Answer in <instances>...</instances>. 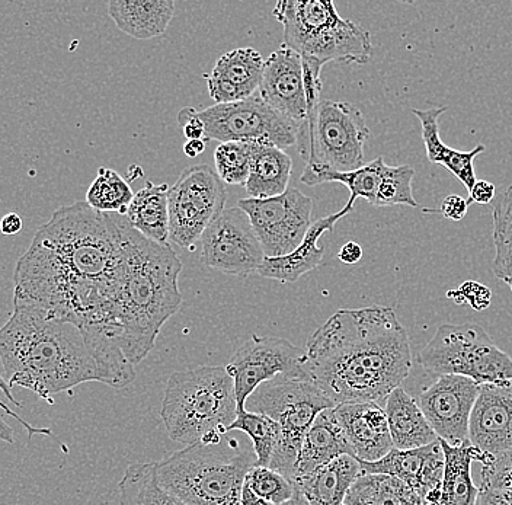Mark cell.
<instances>
[{"label":"cell","mask_w":512,"mask_h":505,"mask_svg":"<svg viewBox=\"0 0 512 505\" xmlns=\"http://www.w3.org/2000/svg\"><path fill=\"white\" fill-rule=\"evenodd\" d=\"M123 216L86 201L53 213L15 268V294L85 328L112 326L126 274Z\"/></svg>","instance_id":"obj_1"},{"label":"cell","mask_w":512,"mask_h":505,"mask_svg":"<svg viewBox=\"0 0 512 505\" xmlns=\"http://www.w3.org/2000/svg\"><path fill=\"white\" fill-rule=\"evenodd\" d=\"M310 380L334 402L386 404L412 369L411 343L387 306L341 309L307 341Z\"/></svg>","instance_id":"obj_2"},{"label":"cell","mask_w":512,"mask_h":505,"mask_svg":"<svg viewBox=\"0 0 512 505\" xmlns=\"http://www.w3.org/2000/svg\"><path fill=\"white\" fill-rule=\"evenodd\" d=\"M0 363L11 388L54 405V396L82 383H102L85 331L14 293V312L0 328Z\"/></svg>","instance_id":"obj_3"},{"label":"cell","mask_w":512,"mask_h":505,"mask_svg":"<svg viewBox=\"0 0 512 505\" xmlns=\"http://www.w3.org/2000/svg\"><path fill=\"white\" fill-rule=\"evenodd\" d=\"M123 225L126 274L114 309L112 328L131 364L142 363L155 347L162 326L179 312L182 262L169 245L144 238L128 223Z\"/></svg>","instance_id":"obj_4"},{"label":"cell","mask_w":512,"mask_h":505,"mask_svg":"<svg viewBox=\"0 0 512 505\" xmlns=\"http://www.w3.org/2000/svg\"><path fill=\"white\" fill-rule=\"evenodd\" d=\"M254 447L236 437L211 436L156 463L159 484L187 505H240Z\"/></svg>","instance_id":"obj_5"},{"label":"cell","mask_w":512,"mask_h":505,"mask_svg":"<svg viewBox=\"0 0 512 505\" xmlns=\"http://www.w3.org/2000/svg\"><path fill=\"white\" fill-rule=\"evenodd\" d=\"M236 417L235 383L226 367L203 366L169 377L160 418L176 443L191 446L226 436Z\"/></svg>","instance_id":"obj_6"},{"label":"cell","mask_w":512,"mask_h":505,"mask_svg":"<svg viewBox=\"0 0 512 505\" xmlns=\"http://www.w3.org/2000/svg\"><path fill=\"white\" fill-rule=\"evenodd\" d=\"M283 25L284 46L303 59L366 65L373 54L368 31L344 19L328 0H281L272 11Z\"/></svg>","instance_id":"obj_7"},{"label":"cell","mask_w":512,"mask_h":505,"mask_svg":"<svg viewBox=\"0 0 512 505\" xmlns=\"http://www.w3.org/2000/svg\"><path fill=\"white\" fill-rule=\"evenodd\" d=\"M370 130L366 118L350 102L322 99L300 126L297 145L306 171L351 172L364 165Z\"/></svg>","instance_id":"obj_8"},{"label":"cell","mask_w":512,"mask_h":505,"mask_svg":"<svg viewBox=\"0 0 512 505\" xmlns=\"http://www.w3.org/2000/svg\"><path fill=\"white\" fill-rule=\"evenodd\" d=\"M334 407L312 380H271L249 396L246 411L268 415L281 428L280 443L270 463L272 471L291 481L307 430L320 412Z\"/></svg>","instance_id":"obj_9"},{"label":"cell","mask_w":512,"mask_h":505,"mask_svg":"<svg viewBox=\"0 0 512 505\" xmlns=\"http://www.w3.org/2000/svg\"><path fill=\"white\" fill-rule=\"evenodd\" d=\"M432 376H463L478 385L512 380V359L476 324H443L419 354Z\"/></svg>","instance_id":"obj_10"},{"label":"cell","mask_w":512,"mask_h":505,"mask_svg":"<svg viewBox=\"0 0 512 505\" xmlns=\"http://www.w3.org/2000/svg\"><path fill=\"white\" fill-rule=\"evenodd\" d=\"M226 187L210 166L185 169L169 188V239L194 251L204 232L226 206Z\"/></svg>","instance_id":"obj_11"},{"label":"cell","mask_w":512,"mask_h":505,"mask_svg":"<svg viewBox=\"0 0 512 505\" xmlns=\"http://www.w3.org/2000/svg\"><path fill=\"white\" fill-rule=\"evenodd\" d=\"M206 140L219 142H270L286 149L297 145L300 126L268 107L261 97L200 110Z\"/></svg>","instance_id":"obj_12"},{"label":"cell","mask_w":512,"mask_h":505,"mask_svg":"<svg viewBox=\"0 0 512 505\" xmlns=\"http://www.w3.org/2000/svg\"><path fill=\"white\" fill-rule=\"evenodd\" d=\"M306 363V351L290 341L252 335L226 366L235 383L238 411L245 409L249 396L264 383L275 379L310 380Z\"/></svg>","instance_id":"obj_13"},{"label":"cell","mask_w":512,"mask_h":505,"mask_svg":"<svg viewBox=\"0 0 512 505\" xmlns=\"http://www.w3.org/2000/svg\"><path fill=\"white\" fill-rule=\"evenodd\" d=\"M238 207L248 214L265 257L290 254L300 245L312 223L313 200L297 188L272 198H243Z\"/></svg>","instance_id":"obj_14"},{"label":"cell","mask_w":512,"mask_h":505,"mask_svg":"<svg viewBox=\"0 0 512 505\" xmlns=\"http://www.w3.org/2000/svg\"><path fill=\"white\" fill-rule=\"evenodd\" d=\"M201 262L229 276L246 278L258 273L265 254L248 214L240 207L226 209L201 238Z\"/></svg>","instance_id":"obj_15"},{"label":"cell","mask_w":512,"mask_h":505,"mask_svg":"<svg viewBox=\"0 0 512 505\" xmlns=\"http://www.w3.org/2000/svg\"><path fill=\"white\" fill-rule=\"evenodd\" d=\"M479 386L467 377L441 376L419 395V407L438 439L450 446L469 443L470 415Z\"/></svg>","instance_id":"obj_16"},{"label":"cell","mask_w":512,"mask_h":505,"mask_svg":"<svg viewBox=\"0 0 512 505\" xmlns=\"http://www.w3.org/2000/svg\"><path fill=\"white\" fill-rule=\"evenodd\" d=\"M469 443L483 456L482 463L512 449V380L479 386Z\"/></svg>","instance_id":"obj_17"},{"label":"cell","mask_w":512,"mask_h":505,"mask_svg":"<svg viewBox=\"0 0 512 505\" xmlns=\"http://www.w3.org/2000/svg\"><path fill=\"white\" fill-rule=\"evenodd\" d=\"M259 97L278 114L302 126L307 120L303 60L296 51L281 46L265 60Z\"/></svg>","instance_id":"obj_18"},{"label":"cell","mask_w":512,"mask_h":505,"mask_svg":"<svg viewBox=\"0 0 512 505\" xmlns=\"http://www.w3.org/2000/svg\"><path fill=\"white\" fill-rule=\"evenodd\" d=\"M364 473H380L398 478L422 500L441 488L444 475V453L438 439L430 446L414 450L392 449L377 462H360Z\"/></svg>","instance_id":"obj_19"},{"label":"cell","mask_w":512,"mask_h":505,"mask_svg":"<svg viewBox=\"0 0 512 505\" xmlns=\"http://www.w3.org/2000/svg\"><path fill=\"white\" fill-rule=\"evenodd\" d=\"M335 412L358 462H377L392 452V436L382 405L351 402L336 405Z\"/></svg>","instance_id":"obj_20"},{"label":"cell","mask_w":512,"mask_h":505,"mask_svg":"<svg viewBox=\"0 0 512 505\" xmlns=\"http://www.w3.org/2000/svg\"><path fill=\"white\" fill-rule=\"evenodd\" d=\"M265 60L252 47L223 54L210 75H204L208 94L216 104H232L252 98L261 85Z\"/></svg>","instance_id":"obj_21"},{"label":"cell","mask_w":512,"mask_h":505,"mask_svg":"<svg viewBox=\"0 0 512 505\" xmlns=\"http://www.w3.org/2000/svg\"><path fill=\"white\" fill-rule=\"evenodd\" d=\"M345 455L354 456V452L336 417L335 407L325 409L316 417L315 423L304 436L291 482L310 475Z\"/></svg>","instance_id":"obj_22"},{"label":"cell","mask_w":512,"mask_h":505,"mask_svg":"<svg viewBox=\"0 0 512 505\" xmlns=\"http://www.w3.org/2000/svg\"><path fill=\"white\" fill-rule=\"evenodd\" d=\"M350 213L351 210L344 207L338 213L323 217L318 222L312 223L303 241L290 254L278 258H265L261 267H259V276L272 278V280L281 281V283H294L310 271L315 270L323 258V248L319 246V239L326 232H332L336 223Z\"/></svg>","instance_id":"obj_23"},{"label":"cell","mask_w":512,"mask_h":505,"mask_svg":"<svg viewBox=\"0 0 512 505\" xmlns=\"http://www.w3.org/2000/svg\"><path fill=\"white\" fill-rule=\"evenodd\" d=\"M446 111L447 107H431L428 110H414V114L421 123L422 140L427 150L428 161L443 165L462 182L467 191H470L478 181L475 175V159L485 152L486 147L478 145L470 152L448 147L441 140L440 124H438L441 115Z\"/></svg>","instance_id":"obj_24"},{"label":"cell","mask_w":512,"mask_h":505,"mask_svg":"<svg viewBox=\"0 0 512 505\" xmlns=\"http://www.w3.org/2000/svg\"><path fill=\"white\" fill-rule=\"evenodd\" d=\"M361 473L360 462L354 456L345 455L296 479L293 485L309 505H342Z\"/></svg>","instance_id":"obj_25"},{"label":"cell","mask_w":512,"mask_h":505,"mask_svg":"<svg viewBox=\"0 0 512 505\" xmlns=\"http://www.w3.org/2000/svg\"><path fill=\"white\" fill-rule=\"evenodd\" d=\"M384 411L389 423L393 449H421L438 440L421 407L405 389L398 388L390 393L384 404Z\"/></svg>","instance_id":"obj_26"},{"label":"cell","mask_w":512,"mask_h":505,"mask_svg":"<svg viewBox=\"0 0 512 505\" xmlns=\"http://www.w3.org/2000/svg\"><path fill=\"white\" fill-rule=\"evenodd\" d=\"M108 14L123 33L150 40L168 30L175 14L174 0H111Z\"/></svg>","instance_id":"obj_27"},{"label":"cell","mask_w":512,"mask_h":505,"mask_svg":"<svg viewBox=\"0 0 512 505\" xmlns=\"http://www.w3.org/2000/svg\"><path fill=\"white\" fill-rule=\"evenodd\" d=\"M293 161L270 142H252L251 172L245 190L249 198H272L288 190Z\"/></svg>","instance_id":"obj_28"},{"label":"cell","mask_w":512,"mask_h":505,"mask_svg":"<svg viewBox=\"0 0 512 505\" xmlns=\"http://www.w3.org/2000/svg\"><path fill=\"white\" fill-rule=\"evenodd\" d=\"M441 441L444 475L438 505H478L479 488L473 482L472 463L483 456L470 443L450 446Z\"/></svg>","instance_id":"obj_29"},{"label":"cell","mask_w":512,"mask_h":505,"mask_svg":"<svg viewBox=\"0 0 512 505\" xmlns=\"http://www.w3.org/2000/svg\"><path fill=\"white\" fill-rule=\"evenodd\" d=\"M169 185L147 181L128 207V223L144 238L169 245Z\"/></svg>","instance_id":"obj_30"},{"label":"cell","mask_w":512,"mask_h":505,"mask_svg":"<svg viewBox=\"0 0 512 505\" xmlns=\"http://www.w3.org/2000/svg\"><path fill=\"white\" fill-rule=\"evenodd\" d=\"M342 505H422V498L398 478L363 472Z\"/></svg>","instance_id":"obj_31"},{"label":"cell","mask_w":512,"mask_h":505,"mask_svg":"<svg viewBox=\"0 0 512 505\" xmlns=\"http://www.w3.org/2000/svg\"><path fill=\"white\" fill-rule=\"evenodd\" d=\"M120 505H187L159 484L156 463H134L118 484Z\"/></svg>","instance_id":"obj_32"},{"label":"cell","mask_w":512,"mask_h":505,"mask_svg":"<svg viewBox=\"0 0 512 505\" xmlns=\"http://www.w3.org/2000/svg\"><path fill=\"white\" fill-rule=\"evenodd\" d=\"M230 431H240L251 440L256 455V465L270 468L272 456L281 439V428L272 418L259 412L238 411V417L229 427Z\"/></svg>","instance_id":"obj_33"},{"label":"cell","mask_w":512,"mask_h":505,"mask_svg":"<svg viewBox=\"0 0 512 505\" xmlns=\"http://www.w3.org/2000/svg\"><path fill=\"white\" fill-rule=\"evenodd\" d=\"M133 198L134 193L130 184L110 168L98 169V175L86 193V203L96 212L115 213L121 216H126Z\"/></svg>","instance_id":"obj_34"},{"label":"cell","mask_w":512,"mask_h":505,"mask_svg":"<svg viewBox=\"0 0 512 505\" xmlns=\"http://www.w3.org/2000/svg\"><path fill=\"white\" fill-rule=\"evenodd\" d=\"M494 274L507 283L512 273V184L494 206Z\"/></svg>","instance_id":"obj_35"},{"label":"cell","mask_w":512,"mask_h":505,"mask_svg":"<svg viewBox=\"0 0 512 505\" xmlns=\"http://www.w3.org/2000/svg\"><path fill=\"white\" fill-rule=\"evenodd\" d=\"M252 142H224L214 150L217 175L227 185H243L251 172Z\"/></svg>","instance_id":"obj_36"},{"label":"cell","mask_w":512,"mask_h":505,"mask_svg":"<svg viewBox=\"0 0 512 505\" xmlns=\"http://www.w3.org/2000/svg\"><path fill=\"white\" fill-rule=\"evenodd\" d=\"M414 177L415 171L411 166L387 165L376 207L408 206L418 209L419 204L412 191Z\"/></svg>","instance_id":"obj_37"},{"label":"cell","mask_w":512,"mask_h":505,"mask_svg":"<svg viewBox=\"0 0 512 505\" xmlns=\"http://www.w3.org/2000/svg\"><path fill=\"white\" fill-rule=\"evenodd\" d=\"M245 484L259 498L274 505L287 503L296 494V488L290 479L264 466H254L246 475Z\"/></svg>","instance_id":"obj_38"},{"label":"cell","mask_w":512,"mask_h":505,"mask_svg":"<svg viewBox=\"0 0 512 505\" xmlns=\"http://www.w3.org/2000/svg\"><path fill=\"white\" fill-rule=\"evenodd\" d=\"M0 392L3 393V395L8 398L9 402H12V404L15 405V407L21 408V404H19L18 401L14 398V393H12V388L9 386L8 380H6L5 375H3L2 372H0ZM0 408L5 411L6 415H9V417L14 418V420L18 421L19 424L22 425V427L27 430L28 436H30V439L34 436H53V433H51L50 428H40L35 427V425H32L28 423L27 420H24V418L21 417V415L16 414L14 409H11L8 407V405L5 404V402L0 401ZM0 441H3V443L12 444L15 441L14 437V430H12L11 425L6 423L5 418L0 415Z\"/></svg>","instance_id":"obj_39"},{"label":"cell","mask_w":512,"mask_h":505,"mask_svg":"<svg viewBox=\"0 0 512 505\" xmlns=\"http://www.w3.org/2000/svg\"><path fill=\"white\" fill-rule=\"evenodd\" d=\"M482 487L512 492V449L482 463Z\"/></svg>","instance_id":"obj_40"},{"label":"cell","mask_w":512,"mask_h":505,"mask_svg":"<svg viewBox=\"0 0 512 505\" xmlns=\"http://www.w3.org/2000/svg\"><path fill=\"white\" fill-rule=\"evenodd\" d=\"M448 299L454 300L456 305H469L470 308L482 312L491 306L492 292L488 287L478 281L467 280L460 284L459 289L450 290L447 293Z\"/></svg>","instance_id":"obj_41"},{"label":"cell","mask_w":512,"mask_h":505,"mask_svg":"<svg viewBox=\"0 0 512 505\" xmlns=\"http://www.w3.org/2000/svg\"><path fill=\"white\" fill-rule=\"evenodd\" d=\"M178 124L188 142L190 140H203L206 136V127H204L203 120H201L200 111L195 110L194 107H185L179 111Z\"/></svg>","instance_id":"obj_42"},{"label":"cell","mask_w":512,"mask_h":505,"mask_svg":"<svg viewBox=\"0 0 512 505\" xmlns=\"http://www.w3.org/2000/svg\"><path fill=\"white\" fill-rule=\"evenodd\" d=\"M467 212H469V203L466 198L457 196V194H450L441 203L440 213L443 214L444 219L450 220V222H462L467 216Z\"/></svg>","instance_id":"obj_43"},{"label":"cell","mask_w":512,"mask_h":505,"mask_svg":"<svg viewBox=\"0 0 512 505\" xmlns=\"http://www.w3.org/2000/svg\"><path fill=\"white\" fill-rule=\"evenodd\" d=\"M495 194V184L489 181H476L472 190L469 191L467 203H469V206L470 204H482V206H486V204H491L492 201H494Z\"/></svg>","instance_id":"obj_44"},{"label":"cell","mask_w":512,"mask_h":505,"mask_svg":"<svg viewBox=\"0 0 512 505\" xmlns=\"http://www.w3.org/2000/svg\"><path fill=\"white\" fill-rule=\"evenodd\" d=\"M478 505H512V492L479 488Z\"/></svg>","instance_id":"obj_45"},{"label":"cell","mask_w":512,"mask_h":505,"mask_svg":"<svg viewBox=\"0 0 512 505\" xmlns=\"http://www.w3.org/2000/svg\"><path fill=\"white\" fill-rule=\"evenodd\" d=\"M339 261L344 264H357L363 258V248L357 242H347L338 252Z\"/></svg>","instance_id":"obj_46"},{"label":"cell","mask_w":512,"mask_h":505,"mask_svg":"<svg viewBox=\"0 0 512 505\" xmlns=\"http://www.w3.org/2000/svg\"><path fill=\"white\" fill-rule=\"evenodd\" d=\"M22 226H24V223H22L21 216L16 213L6 214V216H3L2 220H0V232H2L3 235H16V233L21 232Z\"/></svg>","instance_id":"obj_47"},{"label":"cell","mask_w":512,"mask_h":505,"mask_svg":"<svg viewBox=\"0 0 512 505\" xmlns=\"http://www.w3.org/2000/svg\"><path fill=\"white\" fill-rule=\"evenodd\" d=\"M240 505H274L271 504L270 501L262 500L258 495L252 491L248 485H243L242 489V497H240Z\"/></svg>","instance_id":"obj_48"},{"label":"cell","mask_w":512,"mask_h":505,"mask_svg":"<svg viewBox=\"0 0 512 505\" xmlns=\"http://www.w3.org/2000/svg\"><path fill=\"white\" fill-rule=\"evenodd\" d=\"M206 142L203 140H190V142L185 143L184 145V153L188 156V158H197L201 153L206 150Z\"/></svg>","instance_id":"obj_49"},{"label":"cell","mask_w":512,"mask_h":505,"mask_svg":"<svg viewBox=\"0 0 512 505\" xmlns=\"http://www.w3.org/2000/svg\"><path fill=\"white\" fill-rule=\"evenodd\" d=\"M281 505H309V504H307V501L304 500L303 495L300 494V492L297 491V489H296V494H294V497L291 498L290 501H287V503H284Z\"/></svg>","instance_id":"obj_50"},{"label":"cell","mask_w":512,"mask_h":505,"mask_svg":"<svg viewBox=\"0 0 512 505\" xmlns=\"http://www.w3.org/2000/svg\"><path fill=\"white\" fill-rule=\"evenodd\" d=\"M507 284H508V286H510V289H511V292H512V273H511L510 278H508Z\"/></svg>","instance_id":"obj_51"}]
</instances>
